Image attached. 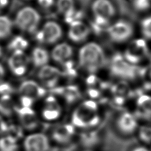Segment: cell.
Instances as JSON below:
<instances>
[{"instance_id": "obj_1", "label": "cell", "mask_w": 151, "mask_h": 151, "mask_svg": "<svg viewBox=\"0 0 151 151\" xmlns=\"http://www.w3.org/2000/svg\"><path fill=\"white\" fill-rule=\"evenodd\" d=\"M78 59L80 67L91 74L97 72L106 63L105 51L99 44L95 42L83 45L79 51Z\"/></svg>"}, {"instance_id": "obj_2", "label": "cell", "mask_w": 151, "mask_h": 151, "mask_svg": "<svg viewBox=\"0 0 151 151\" xmlns=\"http://www.w3.org/2000/svg\"><path fill=\"white\" fill-rule=\"evenodd\" d=\"M99 121L97 103L91 99L81 103L75 109L71 116V124L75 128H93L97 126Z\"/></svg>"}, {"instance_id": "obj_3", "label": "cell", "mask_w": 151, "mask_h": 151, "mask_svg": "<svg viewBox=\"0 0 151 151\" xmlns=\"http://www.w3.org/2000/svg\"><path fill=\"white\" fill-rule=\"evenodd\" d=\"M93 23L92 27L97 32L106 30L112 18L116 14V9L111 0H94L91 4Z\"/></svg>"}, {"instance_id": "obj_4", "label": "cell", "mask_w": 151, "mask_h": 151, "mask_svg": "<svg viewBox=\"0 0 151 151\" xmlns=\"http://www.w3.org/2000/svg\"><path fill=\"white\" fill-rule=\"evenodd\" d=\"M111 73L123 80H133L139 77L140 67L129 63L123 54H114L109 65Z\"/></svg>"}, {"instance_id": "obj_5", "label": "cell", "mask_w": 151, "mask_h": 151, "mask_svg": "<svg viewBox=\"0 0 151 151\" xmlns=\"http://www.w3.org/2000/svg\"><path fill=\"white\" fill-rule=\"evenodd\" d=\"M41 22V15L37 9L31 6L21 8L15 15L14 23L19 30L32 33L36 32Z\"/></svg>"}, {"instance_id": "obj_6", "label": "cell", "mask_w": 151, "mask_h": 151, "mask_svg": "<svg viewBox=\"0 0 151 151\" xmlns=\"http://www.w3.org/2000/svg\"><path fill=\"white\" fill-rule=\"evenodd\" d=\"M63 36V29L61 25L54 21H48L35 32V39L38 42L44 44H54Z\"/></svg>"}, {"instance_id": "obj_7", "label": "cell", "mask_w": 151, "mask_h": 151, "mask_svg": "<svg viewBox=\"0 0 151 151\" xmlns=\"http://www.w3.org/2000/svg\"><path fill=\"white\" fill-rule=\"evenodd\" d=\"M123 55L129 63L138 65L148 55L147 43L143 39L132 40L127 45Z\"/></svg>"}, {"instance_id": "obj_8", "label": "cell", "mask_w": 151, "mask_h": 151, "mask_svg": "<svg viewBox=\"0 0 151 151\" xmlns=\"http://www.w3.org/2000/svg\"><path fill=\"white\" fill-rule=\"evenodd\" d=\"M109 38L115 43L128 41L134 33L133 26L125 20H119L112 23L106 30Z\"/></svg>"}, {"instance_id": "obj_9", "label": "cell", "mask_w": 151, "mask_h": 151, "mask_svg": "<svg viewBox=\"0 0 151 151\" xmlns=\"http://www.w3.org/2000/svg\"><path fill=\"white\" fill-rule=\"evenodd\" d=\"M31 59L24 51H14L7 60L9 69L15 76L22 77L27 73Z\"/></svg>"}, {"instance_id": "obj_10", "label": "cell", "mask_w": 151, "mask_h": 151, "mask_svg": "<svg viewBox=\"0 0 151 151\" xmlns=\"http://www.w3.org/2000/svg\"><path fill=\"white\" fill-rule=\"evenodd\" d=\"M20 97L37 101L46 95L47 89L42 85L33 80H26L20 84L19 87Z\"/></svg>"}, {"instance_id": "obj_11", "label": "cell", "mask_w": 151, "mask_h": 151, "mask_svg": "<svg viewBox=\"0 0 151 151\" xmlns=\"http://www.w3.org/2000/svg\"><path fill=\"white\" fill-rule=\"evenodd\" d=\"M15 114L23 128L28 131H33L38 127L40 121L37 113L32 107L17 106Z\"/></svg>"}, {"instance_id": "obj_12", "label": "cell", "mask_w": 151, "mask_h": 151, "mask_svg": "<svg viewBox=\"0 0 151 151\" xmlns=\"http://www.w3.org/2000/svg\"><path fill=\"white\" fill-rule=\"evenodd\" d=\"M25 151H49L50 149V141L49 137L42 132L28 135L23 141Z\"/></svg>"}, {"instance_id": "obj_13", "label": "cell", "mask_w": 151, "mask_h": 151, "mask_svg": "<svg viewBox=\"0 0 151 151\" xmlns=\"http://www.w3.org/2000/svg\"><path fill=\"white\" fill-rule=\"evenodd\" d=\"M62 107L57 97L49 95L44 101L41 113L43 119L47 121H54L61 116Z\"/></svg>"}, {"instance_id": "obj_14", "label": "cell", "mask_w": 151, "mask_h": 151, "mask_svg": "<svg viewBox=\"0 0 151 151\" xmlns=\"http://www.w3.org/2000/svg\"><path fill=\"white\" fill-rule=\"evenodd\" d=\"M62 76V71L57 67L47 65L41 67L38 73V78L42 83L44 87L53 89L57 87L58 82Z\"/></svg>"}, {"instance_id": "obj_15", "label": "cell", "mask_w": 151, "mask_h": 151, "mask_svg": "<svg viewBox=\"0 0 151 151\" xmlns=\"http://www.w3.org/2000/svg\"><path fill=\"white\" fill-rule=\"evenodd\" d=\"M76 128L71 123L59 124L52 129L51 138L59 145L69 144L74 139Z\"/></svg>"}, {"instance_id": "obj_16", "label": "cell", "mask_w": 151, "mask_h": 151, "mask_svg": "<svg viewBox=\"0 0 151 151\" xmlns=\"http://www.w3.org/2000/svg\"><path fill=\"white\" fill-rule=\"evenodd\" d=\"M91 33L89 26L81 19L75 20L69 24L68 37L75 43H81L87 40Z\"/></svg>"}, {"instance_id": "obj_17", "label": "cell", "mask_w": 151, "mask_h": 151, "mask_svg": "<svg viewBox=\"0 0 151 151\" xmlns=\"http://www.w3.org/2000/svg\"><path fill=\"white\" fill-rule=\"evenodd\" d=\"M57 11L69 24L75 20L81 19L78 16L79 12H77L75 7L74 0H57Z\"/></svg>"}, {"instance_id": "obj_18", "label": "cell", "mask_w": 151, "mask_h": 151, "mask_svg": "<svg viewBox=\"0 0 151 151\" xmlns=\"http://www.w3.org/2000/svg\"><path fill=\"white\" fill-rule=\"evenodd\" d=\"M73 55V49L70 44L66 42L58 43L51 51V57L55 61L63 64L71 60Z\"/></svg>"}, {"instance_id": "obj_19", "label": "cell", "mask_w": 151, "mask_h": 151, "mask_svg": "<svg viewBox=\"0 0 151 151\" xmlns=\"http://www.w3.org/2000/svg\"><path fill=\"white\" fill-rule=\"evenodd\" d=\"M117 128L123 134L133 133L137 129V121L132 114L125 112L121 114L117 119Z\"/></svg>"}, {"instance_id": "obj_20", "label": "cell", "mask_w": 151, "mask_h": 151, "mask_svg": "<svg viewBox=\"0 0 151 151\" xmlns=\"http://www.w3.org/2000/svg\"><path fill=\"white\" fill-rule=\"evenodd\" d=\"M54 92L56 95L61 96L63 98L64 101L67 104H73L79 99L81 93L77 87L75 86H67L66 87H61L53 88Z\"/></svg>"}, {"instance_id": "obj_21", "label": "cell", "mask_w": 151, "mask_h": 151, "mask_svg": "<svg viewBox=\"0 0 151 151\" xmlns=\"http://www.w3.org/2000/svg\"><path fill=\"white\" fill-rule=\"evenodd\" d=\"M31 62L36 67H42L48 65L50 55L48 51L43 47H35L31 54Z\"/></svg>"}, {"instance_id": "obj_22", "label": "cell", "mask_w": 151, "mask_h": 151, "mask_svg": "<svg viewBox=\"0 0 151 151\" xmlns=\"http://www.w3.org/2000/svg\"><path fill=\"white\" fill-rule=\"evenodd\" d=\"M16 104L11 95H0V114L3 116L10 117L15 114Z\"/></svg>"}, {"instance_id": "obj_23", "label": "cell", "mask_w": 151, "mask_h": 151, "mask_svg": "<svg viewBox=\"0 0 151 151\" xmlns=\"http://www.w3.org/2000/svg\"><path fill=\"white\" fill-rule=\"evenodd\" d=\"M19 149L17 139L7 134L0 138V151H17Z\"/></svg>"}, {"instance_id": "obj_24", "label": "cell", "mask_w": 151, "mask_h": 151, "mask_svg": "<svg viewBox=\"0 0 151 151\" xmlns=\"http://www.w3.org/2000/svg\"><path fill=\"white\" fill-rule=\"evenodd\" d=\"M29 41L25 37L22 35H16L12 37L8 44V49L14 51H24L28 47Z\"/></svg>"}, {"instance_id": "obj_25", "label": "cell", "mask_w": 151, "mask_h": 151, "mask_svg": "<svg viewBox=\"0 0 151 151\" xmlns=\"http://www.w3.org/2000/svg\"><path fill=\"white\" fill-rule=\"evenodd\" d=\"M13 28L12 21L6 15H0V40H3L11 34Z\"/></svg>"}, {"instance_id": "obj_26", "label": "cell", "mask_w": 151, "mask_h": 151, "mask_svg": "<svg viewBox=\"0 0 151 151\" xmlns=\"http://www.w3.org/2000/svg\"><path fill=\"white\" fill-rule=\"evenodd\" d=\"M137 105L142 111L151 114V96L142 95L138 98Z\"/></svg>"}, {"instance_id": "obj_27", "label": "cell", "mask_w": 151, "mask_h": 151, "mask_svg": "<svg viewBox=\"0 0 151 151\" xmlns=\"http://www.w3.org/2000/svg\"><path fill=\"white\" fill-rule=\"evenodd\" d=\"M139 77L143 81V85L147 89H151V65L140 68Z\"/></svg>"}, {"instance_id": "obj_28", "label": "cell", "mask_w": 151, "mask_h": 151, "mask_svg": "<svg viewBox=\"0 0 151 151\" xmlns=\"http://www.w3.org/2000/svg\"><path fill=\"white\" fill-rule=\"evenodd\" d=\"M142 34L145 38L151 40V16L143 19L140 23Z\"/></svg>"}, {"instance_id": "obj_29", "label": "cell", "mask_w": 151, "mask_h": 151, "mask_svg": "<svg viewBox=\"0 0 151 151\" xmlns=\"http://www.w3.org/2000/svg\"><path fill=\"white\" fill-rule=\"evenodd\" d=\"M132 6L138 12H145L151 6L150 0H132Z\"/></svg>"}, {"instance_id": "obj_30", "label": "cell", "mask_w": 151, "mask_h": 151, "mask_svg": "<svg viewBox=\"0 0 151 151\" xmlns=\"http://www.w3.org/2000/svg\"><path fill=\"white\" fill-rule=\"evenodd\" d=\"M140 139L145 143H151V126H142L139 129Z\"/></svg>"}, {"instance_id": "obj_31", "label": "cell", "mask_w": 151, "mask_h": 151, "mask_svg": "<svg viewBox=\"0 0 151 151\" xmlns=\"http://www.w3.org/2000/svg\"><path fill=\"white\" fill-rule=\"evenodd\" d=\"M9 125L4 119V116L0 114V136L7 134L9 132Z\"/></svg>"}, {"instance_id": "obj_32", "label": "cell", "mask_w": 151, "mask_h": 151, "mask_svg": "<svg viewBox=\"0 0 151 151\" xmlns=\"http://www.w3.org/2000/svg\"><path fill=\"white\" fill-rule=\"evenodd\" d=\"M40 6L44 9H49L54 5V0H37Z\"/></svg>"}, {"instance_id": "obj_33", "label": "cell", "mask_w": 151, "mask_h": 151, "mask_svg": "<svg viewBox=\"0 0 151 151\" xmlns=\"http://www.w3.org/2000/svg\"><path fill=\"white\" fill-rule=\"evenodd\" d=\"M9 3V0H0V13L3 12L8 6Z\"/></svg>"}, {"instance_id": "obj_34", "label": "cell", "mask_w": 151, "mask_h": 151, "mask_svg": "<svg viewBox=\"0 0 151 151\" xmlns=\"http://www.w3.org/2000/svg\"><path fill=\"white\" fill-rule=\"evenodd\" d=\"M5 75H6V71H5V68L2 64L0 63V81L3 79Z\"/></svg>"}, {"instance_id": "obj_35", "label": "cell", "mask_w": 151, "mask_h": 151, "mask_svg": "<svg viewBox=\"0 0 151 151\" xmlns=\"http://www.w3.org/2000/svg\"><path fill=\"white\" fill-rule=\"evenodd\" d=\"M132 151H149L147 148L145 147H137L135 148Z\"/></svg>"}, {"instance_id": "obj_36", "label": "cell", "mask_w": 151, "mask_h": 151, "mask_svg": "<svg viewBox=\"0 0 151 151\" xmlns=\"http://www.w3.org/2000/svg\"><path fill=\"white\" fill-rule=\"evenodd\" d=\"M3 55V49H2V47L0 45V57L2 56Z\"/></svg>"}]
</instances>
